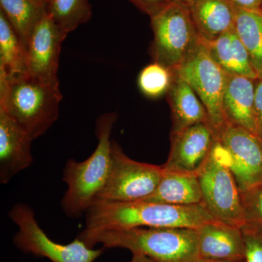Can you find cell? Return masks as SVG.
<instances>
[{"instance_id": "cell-1", "label": "cell", "mask_w": 262, "mask_h": 262, "mask_svg": "<svg viewBox=\"0 0 262 262\" xmlns=\"http://www.w3.org/2000/svg\"><path fill=\"white\" fill-rule=\"evenodd\" d=\"M215 220L202 203L177 206L142 201L96 202L86 213L83 231L96 232L135 227L196 229Z\"/></svg>"}, {"instance_id": "cell-2", "label": "cell", "mask_w": 262, "mask_h": 262, "mask_svg": "<svg viewBox=\"0 0 262 262\" xmlns=\"http://www.w3.org/2000/svg\"><path fill=\"white\" fill-rule=\"evenodd\" d=\"M79 239L89 247L125 248L156 262H194L200 258L198 232L191 228H135L82 231Z\"/></svg>"}, {"instance_id": "cell-3", "label": "cell", "mask_w": 262, "mask_h": 262, "mask_svg": "<svg viewBox=\"0 0 262 262\" xmlns=\"http://www.w3.org/2000/svg\"><path fill=\"white\" fill-rule=\"evenodd\" d=\"M61 100L59 87L29 74L0 79V110L33 141L44 135L56 122Z\"/></svg>"}, {"instance_id": "cell-4", "label": "cell", "mask_w": 262, "mask_h": 262, "mask_svg": "<svg viewBox=\"0 0 262 262\" xmlns=\"http://www.w3.org/2000/svg\"><path fill=\"white\" fill-rule=\"evenodd\" d=\"M117 117L115 113L98 117L96 127L98 143L94 153L84 161L71 159L66 164L63 180L67 190L61 208L67 216L77 218L87 213L104 186L111 167L110 136Z\"/></svg>"}, {"instance_id": "cell-5", "label": "cell", "mask_w": 262, "mask_h": 262, "mask_svg": "<svg viewBox=\"0 0 262 262\" xmlns=\"http://www.w3.org/2000/svg\"><path fill=\"white\" fill-rule=\"evenodd\" d=\"M202 204L217 221L244 225L241 192L227 165L223 146L215 139L208 158L196 172Z\"/></svg>"}, {"instance_id": "cell-6", "label": "cell", "mask_w": 262, "mask_h": 262, "mask_svg": "<svg viewBox=\"0 0 262 262\" xmlns=\"http://www.w3.org/2000/svg\"><path fill=\"white\" fill-rule=\"evenodd\" d=\"M187 82L206 108L215 139H220L227 124L222 107L227 74L212 58L201 40L178 68L172 71Z\"/></svg>"}, {"instance_id": "cell-7", "label": "cell", "mask_w": 262, "mask_h": 262, "mask_svg": "<svg viewBox=\"0 0 262 262\" xmlns=\"http://www.w3.org/2000/svg\"><path fill=\"white\" fill-rule=\"evenodd\" d=\"M150 18L155 62L176 70L201 41L189 7L168 3Z\"/></svg>"}, {"instance_id": "cell-8", "label": "cell", "mask_w": 262, "mask_h": 262, "mask_svg": "<svg viewBox=\"0 0 262 262\" xmlns=\"http://www.w3.org/2000/svg\"><path fill=\"white\" fill-rule=\"evenodd\" d=\"M111 156L108 178L93 203L140 201L155 192L163 177V166L131 159L114 141Z\"/></svg>"}, {"instance_id": "cell-9", "label": "cell", "mask_w": 262, "mask_h": 262, "mask_svg": "<svg viewBox=\"0 0 262 262\" xmlns=\"http://www.w3.org/2000/svg\"><path fill=\"white\" fill-rule=\"evenodd\" d=\"M8 215L18 227L13 242L23 252L52 262H94L103 253V249H93L79 238L66 245L52 241L38 225L34 211L28 205L17 203Z\"/></svg>"}, {"instance_id": "cell-10", "label": "cell", "mask_w": 262, "mask_h": 262, "mask_svg": "<svg viewBox=\"0 0 262 262\" xmlns=\"http://www.w3.org/2000/svg\"><path fill=\"white\" fill-rule=\"evenodd\" d=\"M239 192L262 183V139L244 127L227 125L220 139Z\"/></svg>"}, {"instance_id": "cell-11", "label": "cell", "mask_w": 262, "mask_h": 262, "mask_svg": "<svg viewBox=\"0 0 262 262\" xmlns=\"http://www.w3.org/2000/svg\"><path fill=\"white\" fill-rule=\"evenodd\" d=\"M67 37L46 13L33 31L27 45L28 74L59 87V57L62 42Z\"/></svg>"}, {"instance_id": "cell-12", "label": "cell", "mask_w": 262, "mask_h": 262, "mask_svg": "<svg viewBox=\"0 0 262 262\" xmlns=\"http://www.w3.org/2000/svg\"><path fill=\"white\" fill-rule=\"evenodd\" d=\"M171 146L168 160L163 168L170 171L196 173L211 152L215 140L208 123L188 127L170 135Z\"/></svg>"}, {"instance_id": "cell-13", "label": "cell", "mask_w": 262, "mask_h": 262, "mask_svg": "<svg viewBox=\"0 0 262 262\" xmlns=\"http://www.w3.org/2000/svg\"><path fill=\"white\" fill-rule=\"evenodd\" d=\"M32 138L0 110V182L7 184L33 163Z\"/></svg>"}, {"instance_id": "cell-14", "label": "cell", "mask_w": 262, "mask_h": 262, "mask_svg": "<svg viewBox=\"0 0 262 262\" xmlns=\"http://www.w3.org/2000/svg\"><path fill=\"white\" fill-rule=\"evenodd\" d=\"M196 229L200 257L218 261H245L241 227L215 220Z\"/></svg>"}, {"instance_id": "cell-15", "label": "cell", "mask_w": 262, "mask_h": 262, "mask_svg": "<svg viewBox=\"0 0 262 262\" xmlns=\"http://www.w3.org/2000/svg\"><path fill=\"white\" fill-rule=\"evenodd\" d=\"M255 80L227 74L222 107L227 125L244 127L258 135L254 113Z\"/></svg>"}, {"instance_id": "cell-16", "label": "cell", "mask_w": 262, "mask_h": 262, "mask_svg": "<svg viewBox=\"0 0 262 262\" xmlns=\"http://www.w3.org/2000/svg\"><path fill=\"white\" fill-rule=\"evenodd\" d=\"M189 10L198 35L209 43L233 28L236 6L229 0H194Z\"/></svg>"}, {"instance_id": "cell-17", "label": "cell", "mask_w": 262, "mask_h": 262, "mask_svg": "<svg viewBox=\"0 0 262 262\" xmlns=\"http://www.w3.org/2000/svg\"><path fill=\"white\" fill-rule=\"evenodd\" d=\"M168 96L172 114L171 135L198 124H208L204 105L192 87L175 74Z\"/></svg>"}, {"instance_id": "cell-18", "label": "cell", "mask_w": 262, "mask_h": 262, "mask_svg": "<svg viewBox=\"0 0 262 262\" xmlns=\"http://www.w3.org/2000/svg\"><path fill=\"white\" fill-rule=\"evenodd\" d=\"M213 60L229 75L243 76L257 80L249 55L234 27L213 40L206 43Z\"/></svg>"}, {"instance_id": "cell-19", "label": "cell", "mask_w": 262, "mask_h": 262, "mask_svg": "<svg viewBox=\"0 0 262 262\" xmlns=\"http://www.w3.org/2000/svg\"><path fill=\"white\" fill-rule=\"evenodd\" d=\"M142 201L177 206L201 204L202 192L198 176L196 173L170 171L163 169V177L158 187L151 195Z\"/></svg>"}, {"instance_id": "cell-20", "label": "cell", "mask_w": 262, "mask_h": 262, "mask_svg": "<svg viewBox=\"0 0 262 262\" xmlns=\"http://www.w3.org/2000/svg\"><path fill=\"white\" fill-rule=\"evenodd\" d=\"M28 74L27 48L0 10V79Z\"/></svg>"}, {"instance_id": "cell-21", "label": "cell", "mask_w": 262, "mask_h": 262, "mask_svg": "<svg viewBox=\"0 0 262 262\" xmlns=\"http://www.w3.org/2000/svg\"><path fill=\"white\" fill-rule=\"evenodd\" d=\"M0 7L27 48L33 31L47 13L46 5L42 0H0Z\"/></svg>"}, {"instance_id": "cell-22", "label": "cell", "mask_w": 262, "mask_h": 262, "mask_svg": "<svg viewBox=\"0 0 262 262\" xmlns=\"http://www.w3.org/2000/svg\"><path fill=\"white\" fill-rule=\"evenodd\" d=\"M234 27L259 78L262 76V10L236 6Z\"/></svg>"}, {"instance_id": "cell-23", "label": "cell", "mask_w": 262, "mask_h": 262, "mask_svg": "<svg viewBox=\"0 0 262 262\" xmlns=\"http://www.w3.org/2000/svg\"><path fill=\"white\" fill-rule=\"evenodd\" d=\"M46 10L67 35L79 26L87 23L92 16L89 0H50Z\"/></svg>"}, {"instance_id": "cell-24", "label": "cell", "mask_w": 262, "mask_h": 262, "mask_svg": "<svg viewBox=\"0 0 262 262\" xmlns=\"http://www.w3.org/2000/svg\"><path fill=\"white\" fill-rule=\"evenodd\" d=\"M172 71L154 62L143 69L138 78L141 92L150 98H158L168 93L173 80Z\"/></svg>"}, {"instance_id": "cell-25", "label": "cell", "mask_w": 262, "mask_h": 262, "mask_svg": "<svg viewBox=\"0 0 262 262\" xmlns=\"http://www.w3.org/2000/svg\"><path fill=\"white\" fill-rule=\"evenodd\" d=\"M241 198L245 224L262 227V183L241 192Z\"/></svg>"}, {"instance_id": "cell-26", "label": "cell", "mask_w": 262, "mask_h": 262, "mask_svg": "<svg viewBox=\"0 0 262 262\" xmlns=\"http://www.w3.org/2000/svg\"><path fill=\"white\" fill-rule=\"evenodd\" d=\"M245 244V262H262V227L245 224L241 227Z\"/></svg>"}, {"instance_id": "cell-27", "label": "cell", "mask_w": 262, "mask_h": 262, "mask_svg": "<svg viewBox=\"0 0 262 262\" xmlns=\"http://www.w3.org/2000/svg\"><path fill=\"white\" fill-rule=\"evenodd\" d=\"M141 11L149 17L152 16L160 11L168 4L167 0H129Z\"/></svg>"}, {"instance_id": "cell-28", "label": "cell", "mask_w": 262, "mask_h": 262, "mask_svg": "<svg viewBox=\"0 0 262 262\" xmlns=\"http://www.w3.org/2000/svg\"><path fill=\"white\" fill-rule=\"evenodd\" d=\"M254 113L258 135L262 139V78L255 80Z\"/></svg>"}, {"instance_id": "cell-29", "label": "cell", "mask_w": 262, "mask_h": 262, "mask_svg": "<svg viewBox=\"0 0 262 262\" xmlns=\"http://www.w3.org/2000/svg\"><path fill=\"white\" fill-rule=\"evenodd\" d=\"M235 6L244 9L262 10V0H229Z\"/></svg>"}, {"instance_id": "cell-30", "label": "cell", "mask_w": 262, "mask_h": 262, "mask_svg": "<svg viewBox=\"0 0 262 262\" xmlns=\"http://www.w3.org/2000/svg\"><path fill=\"white\" fill-rule=\"evenodd\" d=\"M130 262H156L154 260L144 256V255L139 254V253H134L133 254V258Z\"/></svg>"}, {"instance_id": "cell-31", "label": "cell", "mask_w": 262, "mask_h": 262, "mask_svg": "<svg viewBox=\"0 0 262 262\" xmlns=\"http://www.w3.org/2000/svg\"><path fill=\"white\" fill-rule=\"evenodd\" d=\"M194 0H167L168 3H177L189 7Z\"/></svg>"}, {"instance_id": "cell-32", "label": "cell", "mask_w": 262, "mask_h": 262, "mask_svg": "<svg viewBox=\"0 0 262 262\" xmlns=\"http://www.w3.org/2000/svg\"><path fill=\"white\" fill-rule=\"evenodd\" d=\"M194 262H245L244 261H218V260L208 259V258H198L196 261Z\"/></svg>"}, {"instance_id": "cell-33", "label": "cell", "mask_w": 262, "mask_h": 262, "mask_svg": "<svg viewBox=\"0 0 262 262\" xmlns=\"http://www.w3.org/2000/svg\"><path fill=\"white\" fill-rule=\"evenodd\" d=\"M42 1L43 2V3H45V4L46 5V7H47V5H48V2H49L50 0H42Z\"/></svg>"}, {"instance_id": "cell-34", "label": "cell", "mask_w": 262, "mask_h": 262, "mask_svg": "<svg viewBox=\"0 0 262 262\" xmlns=\"http://www.w3.org/2000/svg\"><path fill=\"white\" fill-rule=\"evenodd\" d=\"M259 78H262V76H261V77H259Z\"/></svg>"}]
</instances>
